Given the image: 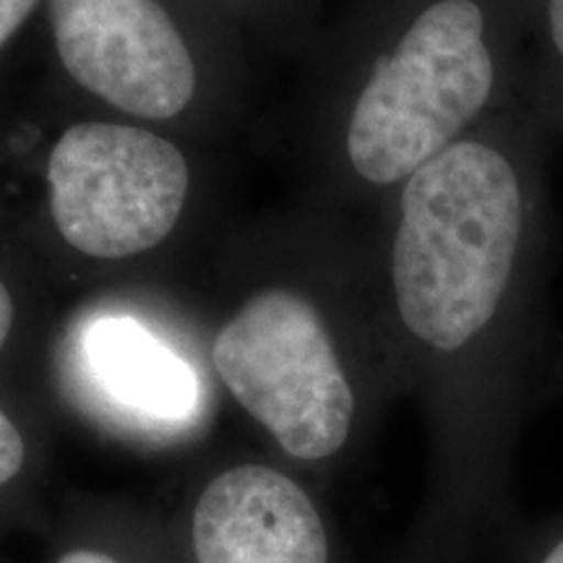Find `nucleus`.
I'll list each match as a JSON object with an SVG mask.
<instances>
[{"mask_svg": "<svg viewBox=\"0 0 563 563\" xmlns=\"http://www.w3.org/2000/svg\"><path fill=\"white\" fill-rule=\"evenodd\" d=\"M532 0H412L352 79L340 152L355 186L394 194L428 162L519 108Z\"/></svg>", "mask_w": 563, "mask_h": 563, "instance_id": "f257e3e1", "label": "nucleus"}, {"mask_svg": "<svg viewBox=\"0 0 563 563\" xmlns=\"http://www.w3.org/2000/svg\"><path fill=\"white\" fill-rule=\"evenodd\" d=\"M211 363L235 402L295 460L347 443L355 391L319 302L300 287H262L222 323Z\"/></svg>", "mask_w": 563, "mask_h": 563, "instance_id": "f03ea898", "label": "nucleus"}, {"mask_svg": "<svg viewBox=\"0 0 563 563\" xmlns=\"http://www.w3.org/2000/svg\"><path fill=\"white\" fill-rule=\"evenodd\" d=\"M42 186L53 230L70 251L91 262H129L178 228L191 167L157 131L81 121L51 144Z\"/></svg>", "mask_w": 563, "mask_h": 563, "instance_id": "7ed1b4c3", "label": "nucleus"}, {"mask_svg": "<svg viewBox=\"0 0 563 563\" xmlns=\"http://www.w3.org/2000/svg\"><path fill=\"white\" fill-rule=\"evenodd\" d=\"M53 45L76 87L141 121H173L199 91L194 53L159 0H51Z\"/></svg>", "mask_w": 563, "mask_h": 563, "instance_id": "20e7f679", "label": "nucleus"}, {"mask_svg": "<svg viewBox=\"0 0 563 563\" xmlns=\"http://www.w3.org/2000/svg\"><path fill=\"white\" fill-rule=\"evenodd\" d=\"M199 563H327L321 517L298 483L241 464L207 485L194 511Z\"/></svg>", "mask_w": 563, "mask_h": 563, "instance_id": "39448f33", "label": "nucleus"}, {"mask_svg": "<svg viewBox=\"0 0 563 563\" xmlns=\"http://www.w3.org/2000/svg\"><path fill=\"white\" fill-rule=\"evenodd\" d=\"M91 365L115 402L150 418H178L194 402V376L141 329L110 323L91 336Z\"/></svg>", "mask_w": 563, "mask_h": 563, "instance_id": "423d86ee", "label": "nucleus"}, {"mask_svg": "<svg viewBox=\"0 0 563 563\" xmlns=\"http://www.w3.org/2000/svg\"><path fill=\"white\" fill-rule=\"evenodd\" d=\"M519 104L543 139L563 133V0H532Z\"/></svg>", "mask_w": 563, "mask_h": 563, "instance_id": "0eeeda50", "label": "nucleus"}, {"mask_svg": "<svg viewBox=\"0 0 563 563\" xmlns=\"http://www.w3.org/2000/svg\"><path fill=\"white\" fill-rule=\"evenodd\" d=\"M26 462V441L19 426L0 405V488H5L21 473Z\"/></svg>", "mask_w": 563, "mask_h": 563, "instance_id": "6e6552de", "label": "nucleus"}, {"mask_svg": "<svg viewBox=\"0 0 563 563\" xmlns=\"http://www.w3.org/2000/svg\"><path fill=\"white\" fill-rule=\"evenodd\" d=\"M40 0H0V55L16 40L21 26L30 21Z\"/></svg>", "mask_w": 563, "mask_h": 563, "instance_id": "1a4fd4ad", "label": "nucleus"}, {"mask_svg": "<svg viewBox=\"0 0 563 563\" xmlns=\"http://www.w3.org/2000/svg\"><path fill=\"white\" fill-rule=\"evenodd\" d=\"M16 319H19L16 287H13L11 277L3 272V266H0V355H3V350L9 347L13 329H16Z\"/></svg>", "mask_w": 563, "mask_h": 563, "instance_id": "9d476101", "label": "nucleus"}, {"mask_svg": "<svg viewBox=\"0 0 563 563\" xmlns=\"http://www.w3.org/2000/svg\"><path fill=\"white\" fill-rule=\"evenodd\" d=\"M58 563H118L112 561L110 555L104 553H95V551H74V553H66Z\"/></svg>", "mask_w": 563, "mask_h": 563, "instance_id": "9b49d317", "label": "nucleus"}, {"mask_svg": "<svg viewBox=\"0 0 563 563\" xmlns=\"http://www.w3.org/2000/svg\"><path fill=\"white\" fill-rule=\"evenodd\" d=\"M543 563H563V540L553 548L551 553H548V559Z\"/></svg>", "mask_w": 563, "mask_h": 563, "instance_id": "f8f14e48", "label": "nucleus"}]
</instances>
